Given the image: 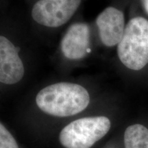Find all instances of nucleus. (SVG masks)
I'll return each instance as SVG.
<instances>
[{
    "instance_id": "nucleus-1",
    "label": "nucleus",
    "mask_w": 148,
    "mask_h": 148,
    "mask_svg": "<svg viewBox=\"0 0 148 148\" xmlns=\"http://www.w3.org/2000/svg\"><path fill=\"white\" fill-rule=\"evenodd\" d=\"M37 106L49 115L66 117L85 110L90 103L87 90L71 82H58L46 86L36 97Z\"/></svg>"
},
{
    "instance_id": "nucleus-2",
    "label": "nucleus",
    "mask_w": 148,
    "mask_h": 148,
    "mask_svg": "<svg viewBox=\"0 0 148 148\" xmlns=\"http://www.w3.org/2000/svg\"><path fill=\"white\" fill-rule=\"evenodd\" d=\"M117 55L130 69L138 71L148 63V20L141 16L130 20L117 45Z\"/></svg>"
},
{
    "instance_id": "nucleus-3",
    "label": "nucleus",
    "mask_w": 148,
    "mask_h": 148,
    "mask_svg": "<svg viewBox=\"0 0 148 148\" xmlns=\"http://www.w3.org/2000/svg\"><path fill=\"white\" fill-rule=\"evenodd\" d=\"M110 119L104 116L84 117L66 125L59 134L64 148H90L110 130Z\"/></svg>"
},
{
    "instance_id": "nucleus-4",
    "label": "nucleus",
    "mask_w": 148,
    "mask_h": 148,
    "mask_svg": "<svg viewBox=\"0 0 148 148\" xmlns=\"http://www.w3.org/2000/svg\"><path fill=\"white\" fill-rule=\"evenodd\" d=\"M81 3V0H39L32 10L36 23L49 27H58L67 23Z\"/></svg>"
},
{
    "instance_id": "nucleus-5",
    "label": "nucleus",
    "mask_w": 148,
    "mask_h": 148,
    "mask_svg": "<svg viewBox=\"0 0 148 148\" xmlns=\"http://www.w3.org/2000/svg\"><path fill=\"white\" fill-rule=\"evenodd\" d=\"M61 51L66 58L79 60L90 53V29L85 23L72 24L61 40Z\"/></svg>"
},
{
    "instance_id": "nucleus-6",
    "label": "nucleus",
    "mask_w": 148,
    "mask_h": 148,
    "mask_svg": "<svg viewBox=\"0 0 148 148\" xmlns=\"http://www.w3.org/2000/svg\"><path fill=\"white\" fill-rule=\"evenodd\" d=\"M18 51L10 40L0 36V82L3 84H14L23 78L25 69Z\"/></svg>"
},
{
    "instance_id": "nucleus-7",
    "label": "nucleus",
    "mask_w": 148,
    "mask_h": 148,
    "mask_svg": "<svg viewBox=\"0 0 148 148\" xmlns=\"http://www.w3.org/2000/svg\"><path fill=\"white\" fill-rule=\"evenodd\" d=\"M96 23L99 38L107 47H113L121 41L125 28L123 13L114 7L105 8L98 15Z\"/></svg>"
},
{
    "instance_id": "nucleus-8",
    "label": "nucleus",
    "mask_w": 148,
    "mask_h": 148,
    "mask_svg": "<svg viewBox=\"0 0 148 148\" xmlns=\"http://www.w3.org/2000/svg\"><path fill=\"white\" fill-rule=\"evenodd\" d=\"M125 148H148V129L141 124L130 125L124 133Z\"/></svg>"
},
{
    "instance_id": "nucleus-9",
    "label": "nucleus",
    "mask_w": 148,
    "mask_h": 148,
    "mask_svg": "<svg viewBox=\"0 0 148 148\" xmlns=\"http://www.w3.org/2000/svg\"><path fill=\"white\" fill-rule=\"evenodd\" d=\"M0 148H18L16 140L2 123L0 124Z\"/></svg>"
},
{
    "instance_id": "nucleus-10",
    "label": "nucleus",
    "mask_w": 148,
    "mask_h": 148,
    "mask_svg": "<svg viewBox=\"0 0 148 148\" xmlns=\"http://www.w3.org/2000/svg\"><path fill=\"white\" fill-rule=\"evenodd\" d=\"M142 2H143V5L144 8H145V12L148 14V0H142Z\"/></svg>"
}]
</instances>
